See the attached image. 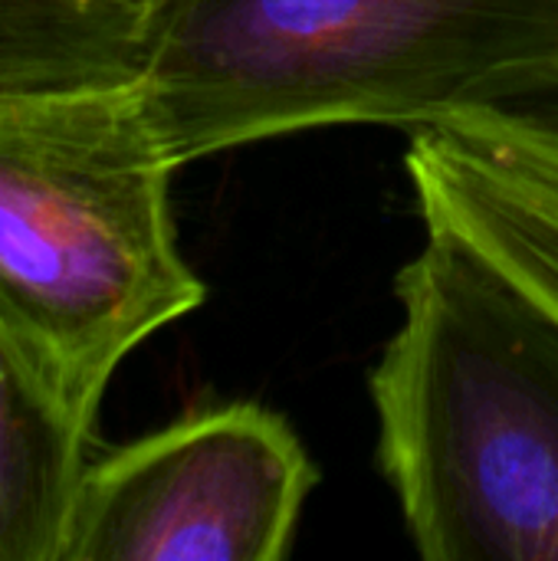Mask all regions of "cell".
<instances>
[{
	"mask_svg": "<svg viewBox=\"0 0 558 561\" xmlns=\"http://www.w3.org/2000/svg\"><path fill=\"white\" fill-rule=\"evenodd\" d=\"M316 483L283 414L194 411L86 463L59 561H283Z\"/></svg>",
	"mask_w": 558,
	"mask_h": 561,
	"instance_id": "4",
	"label": "cell"
},
{
	"mask_svg": "<svg viewBox=\"0 0 558 561\" xmlns=\"http://www.w3.org/2000/svg\"><path fill=\"white\" fill-rule=\"evenodd\" d=\"M558 62V0H174L141 108L174 168L329 125H418Z\"/></svg>",
	"mask_w": 558,
	"mask_h": 561,
	"instance_id": "1",
	"label": "cell"
},
{
	"mask_svg": "<svg viewBox=\"0 0 558 561\" xmlns=\"http://www.w3.org/2000/svg\"><path fill=\"white\" fill-rule=\"evenodd\" d=\"M92 431L0 325V561H59Z\"/></svg>",
	"mask_w": 558,
	"mask_h": 561,
	"instance_id": "6",
	"label": "cell"
},
{
	"mask_svg": "<svg viewBox=\"0 0 558 561\" xmlns=\"http://www.w3.org/2000/svg\"><path fill=\"white\" fill-rule=\"evenodd\" d=\"M132 85L0 95V325L92 431L118 365L204 302Z\"/></svg>",
	"mask_w": 558,
	"mask_h": 561,
	"instance_id": "3",
	"label": "cell"
},
{
	"mask_svg": "<svg viewBox=\"0 0 558 561\" xmlns=\"http://www.w3.org/2000/svg\"><path fill=\"white\" fill-rule=\"evenodd\" d=\"M174 0H0V95L141 79Z\"/></svg>",
	"mask_w": 558,
	"mask_h": 561,
	"instance_id": "7",
	"label": "cell"
},
{
	"mask_svg": "<svg viewBox=\"0 0 558 561\" xmlns=\"http://www.w3.org/2000/svg\"><path fill=\"white\" fill-rule=\"evenodd\" d=\"M405 164L424 230L454 237L558 319V141L477 105L411 128Z\"/></svg>",
	"mask_w": 558,
	"mask_h": 561,
	"instance_id": "5",
	"label": "cell"
},
{
	"mask_svg": "<svg viewBox=\"0 0 558 561\" xmlns=\"http://www.w3.org/2000/svg\"><path fill=\"white\" fill-rule=\"evenodd\" d=\"M483 108H493V112L558 141V62L539 69V72L520 76L503 92H497L490 102H483Z\"/></svg>",
	"mask_w": 558,
	"mask_h": 561,
	"instance_id": "8",
	"label": "cell"
},
{
	"mask_svg": "<svg viewBox=\"0 0 558 561\" xmlns=\"http://www.w3.org/2000/svg\"><path fill=\"white\" fill-rule=\"evenodd\" d=\"M395 293L368 388L418 556L558 561V319L434 230Z\"/></svg>",
	"mask_w": 558,
	"mask_h": 561,
	"instance_id": "2",
	"label": "cell"
}]
</instances>
